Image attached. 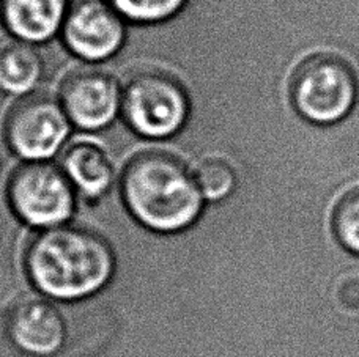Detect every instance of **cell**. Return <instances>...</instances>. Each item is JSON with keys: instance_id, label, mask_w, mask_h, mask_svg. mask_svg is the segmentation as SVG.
I'll return each instance as SVG.
<instances>
[{"instance_id": "obj_1", "label": "cell", "mask_w": 359, "mask_h": 357, "mask_svg": "<svg viewBox=\"0 0 359 357\" xmlns=\"http://www.w3.org/2000/svg\"><path fill=\"white\" fill-rule=\"evenodd\" d=\"M120 190L133 218L158 233L186 230L205 205L194 174L165 151L137 153L126 164Z\"/></svg>"}, {"instance_id": "obj_2", "label": "cell", "mask_w": 359, "mask_h": 357, "mask_svg": "<svg viewBox=\"0 0 359 357\" xmlns=\"http://www.w3.org/2000/svg\"><path fill=\"white\" fill-rule=\"evenodd\" d=\"M27 272L44 296L76 301L98 293L112 279V248L87 228L62 225L43 230L27 252Z\"/></svg>"}, {"instance_id": "obj_3", "label": "cell", "mask_w": 359, "mask_h": 357, "mask_svg": "<svg viewBox=\"0 0 359 357\" xmlns=\"http://www.w3.org/2000/svg\"><path fill=\"white\" fill-rule=\"evenodd\" d=\"M288 97L294 112L309 123H341L358 103V74L342 55L320 50L304 57L294 66L288 82Z\"/></svg>"}, {"instance_id": "obj_4", "label": "cell", "mask_w": 359, "mask_h": 357, "mask_svg": "<svg viewBox=\"0 0 359 357\" xmlns=\"http://www.w3.org/2000/svg\"><path fill=\"white\" fill-rule=\"evenodd\" d=\"M121 117L137 136L150 140L172 139L189 117V98L174 76L144 69L130 76L121 88Z\"/></svg>"}, {"instance_id": "obj_5", "label": "cell", "mask_w": 359, "mask_h": 357, "mask_svg": "<svg viewBox=\"0 0 359 357\" xmlns=\"http://www.w3.org/2000/svg\"><path fill=\"white\" fill-rule=\"evenodd\" d=\"M11 211L24 224L49 230L67 225L76 209V190L53 162H24L6 184Z\"/></svg>"}, {"instance_id": "obj_6", "label": "cell", "mask_w": 359, "mask_h": 357, "mask_svg": "<svg viewBox=\"0 0 359 357\" xmlns=\"http://www.w3.org/2000/svg\"><path fill=\"white\" fill-rule=\"evenodd\" d=\"M72 126L59 98L32 93L11 107L4 136L8 148L24 162H44L63 148Z\"/></svg>"}, {"instance_id": "obj_7", "label": "cell", "mask_w": 359, "mask_h": 357, "mask_svg": "<svg viewBox=\"0 0 359 357\" xmlns=\"http://www.w3.org/2000/svg\"><path fill=\"white\" fill-rule=\"evenodd\" d=\"M62 38L82 62L101 63L118 52L126 40V21L109 0H72Z\"/></svg>"}, {"instance_id": "obj_8", "label": "cell", "mask_w": 359, "mask_h": 357, "mask_svg": "<svg viewBox=\"0 0 359 357\" xmlns=\"http://www.w3.org/2000/svg\"><path fill=\"white\" fill-rule=\"evenodd\" d=\"M59 101L73 126L96 132L111 126L121 112V87L106 71L79 68L63 79Z\"/></svg>"}, {"instance_id": "obj_9", "label": "cell", "mask_w": 359, "mask_h": 357, "mask_svg": "<svg viewBox=\"0 0 359 357\" xmlns=\"http://www.w3.org/2000/svg\"><path fill=\"white\" fill-rule=\"evenodd\" d=\"M10 334L22 351L34 356H49L62 346L67 329L65 321L53 304L29 298L13 310Z\"/></svg>"}, {"instance_id": "obj_10", "label": "cell", "mask_w": 359, "mask_h": 357, "mask_svg": "<svg viewBox=\"0 0 359 357\" xmlns=\"http://www.w3.org/2000/svg\"><path fill=\"white\" fill-rule=\"evenodd\" d=\"M68 5V0H0V21L15 40L36 46L60 34Z\"/></svg>"}, {"instance_id": "obj_11", "label": "cell", "mask_w": 359, "mask_h": 357, "mask_svg": "<svg viewBox=\"0 0 359 357\" xmlns=\"http://www.w3.org/2000/svg\"><path fill=\"white\" fill-rule=\"evenodd\" d=\"M60 169L76 192L88 200L101 199L115 181L112 159L101 145L92 140H78L63 150Z\"/></svg>"}, {"instance_id": "obj_12", "label": "cell", "mask_w": 359, "mask_h": 357, "mask_svg": "<svg viewBox=\"0 0 359 357\" xmlns=\"http://www.w3.org/2000/svg\"><path fill=\"white\" fill-rule=\"evenodd\" d=\"M43 57L35 44L21 40L0 44V90L13 97L34 93L43 78Z\"/></svg>"}, {"instance_id": "obj_13", "label": "cell", "mask_w": 359, "mask_h": 357, "mask_svg": "<svg viewBox=\"0 0 359 357\" xmlns=\"http://www.w3.org/2000/svg\"><path fill=\"white\" fill-rule=\"evenodd\" d=\"M194 180L205 200L221 202L233 194L238 183V175L232 164L226 159L211 156L205 158L194 169Z\"/></svg>"}, {"instance_id": "obj_14", "label": "cell", "mask_w": 359, "mask_h": 357, "mask_svg": "<svg viewBox=\"0 0 359 357\" xmlns=\"http://www.w3.org/2000/svg\"><path fill=\"white\" fill-rule=\"evenodd\" d=\"M331 230L339 244L359 255V184L336 202L331 213Z\"/></svg>"}, {"instance_id": "obj_15", "label": "cell", "mask_w": 359, "mask_h": 357, "mask_svg": "<svg viewBox=\"0 0 359 357\" xmlns=\"http://www.w3.org/2000/svg\"><path fill=\"white\" fill-rule=\"evenodd\" d=\"M126 22L151 25L169 21L182 11L188 0H109Z\"/></svg>"}]
</instances>
